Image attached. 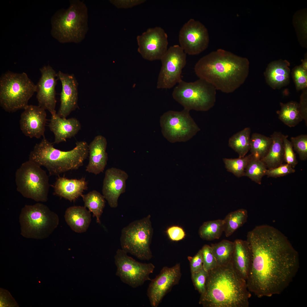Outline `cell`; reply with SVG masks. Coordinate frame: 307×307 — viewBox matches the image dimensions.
<instances>
[{
  "instance_id": "obj_29",
  "label": "cell",
  "mask_w": 307,
  "mask_h": 307,
  "mask_svg": "<svg viewBox=\"0 0 307 307\" xmlns=\"http://www.w3.org/2000/svg\"><path fill=\"white\" fill-rule=\"evenodd\" d=\"M84 207L93 213V217L96 218V222L100 224V218L105 206V199L103 195L96 190L90 192L87 194H82Z\"/></svg>"
},
{
  "instance_id": "obj_38",
  "label": "cell",
  "mask_w": 307,
  "mask_h": 307,
  "mask_svg": "<svg viewBox=\"0 0 307 307\" xmlns=\"http://www.w3.org/2000/svg\"><path fill=\"white\" fill-rule=\"evenodd\" d=\"M293 150L298 154L301 160L307 159V135L302 134L291 138Z\"/></svg>"
},
{
  "instance_id": "obj_34",
  "label": "cell",
  "mask_w": 307,
  "mask_h": 307,
  "mask_svg": "<svg viewBox=\"0 0 307 307\" xmlns=\"http://www.w3.org/2000/svg\"><path fill=\"white\" fill-rule=\"evenodd\" d=\"M223 232V220L219 219L204 222L199 229L198 233L203 239L212 240L219 238Z\"/></svg>"
},
{
  "instance_id": "obj_36",
  "label": "cell",
  "mask_w": 307,
  "mask_h": 307,
  "mask_svg": "<svg viewBox=\"0 0 307 307\" xmlns=\"http://www.w3.org/2000/svg\"><path fill=\"white\" fill-rule=\"evenodd\" d=\"M252 156L250 154L243 157L235 159L225 158L223 160L227 171L239 178L244 176L246 166Z\"/></svg>"
},
{
  "instance_id": "obj_10",
  "label": "cell",
  "mask_w": 307,
  "mask_h": 307,
  "mask_svg": "<svg viewBox=\"0 0 307 307\" xmlns=\"http://www.w3.org/2000/svg\"><path fill=\"white\" fill-rule=\"evenodd\" d=\"M15 177L17 190L23 197L36 202L47 201L49 177L40 165L29 160L17 169Z\"/></svg>"
},
{
  "instance_id": "obj_3",
  "label": "cell",
  "mask_w": 307,
  "mask_h": 307,
  "mask_svg": "<svg viewBox=\"0 0 307 307\" xmlns=\"http://www.w3.org/2000/svg\"><path fill=\"white\" fill-rule=\"evenodd\" d=\"M251 296L246 281L232 262L208 272L205 291L199 304L204 307H248Z\"/></svg>"
},
{
  "instance_id": "obj_16",
  "label": "cell",
  "mask_w": 307,
  "mask_h": 307,
  "mask_svg": "<svg viewBox=\"0 0 307 307\" xmlns=\"http://www.w3.org/2000/svg\"><path fill=\"white\" fill-rule=\"evenodd\" d=\"M167 38L161 28H149L137 37L138 51L145 59L160 60L168 49Z\"/></svg>"
},
{
  "instance_id": "obj_46",
  "label": "cell",
  "mask_w": 307,
  "mask_h": 307,
  "mask_svg": "<svg viewBox=\"0 0 307 307\" xmlns=\"http://www.w3.org/2000/svg\"><path fill=\"white\" fill-rule=\"evenodd\" d=\"M167 233L170 239L174 241L181 240L184 238L185 235L183 229L177 226L169 227L167 230Z\"/></svg>"
},
{
  "instance_id": "obj_27",
  "label": "cell",
  "mask_w": 307,
  "mask_h": 307,
  "mask_svg": "<svg viewBox=\"0 0 307 307\" xmlns=\"http://www.w3.org/2000/svg\"><path fill=\"white\" fill-rule=\"evenodd\" d=\"M283 136L280 132H274L270 136L272 142L270 149L266 155L261 159L268 169L278 167L284 161Z\"/></svg>"
},
{
  "instance_id": "obj_11",
  "label": "cell",
  "mask_w": 307,
  "mask_h": 307,
  "mask_svg": "<svg viewBox=\"0 0 307 307\" xmlns=\"http://www.w3.org/2000/svg\"><path fill=\"white\" fill-rule=\"evenodd\" d=\"M189 111L170 110L160 117V123L163 136L171 143L187 141L200 129L191 117Z\"/></svg>"
},
{
  "instance_id": "obj_20",
  "label": "cell",
  "mask_w": 307,
  "mask_h": 307,
  "mask_svg": "<svg viewBox=\"0 0 307 307\" xmlns=\"http://www.w3.org/2000/svg\"><path fill=\"white\" fill-rule=\"evenodd\" d=\"M57 78L61 83L60 105L57 114L60 117L66 118L78 107V83L73 74L57 73Z\"/></svg>"
},
{
  "instance_id": "obj_26",
  "label": "cell",
  "mask_w": 307,
  "mask_h": 307,
  "mask_svg": "<svg viewBox=\"0 0 307 307\" xmlns=\"http://www.w3.org/2000/svg\"><path fill=\"white\" fill-rule=\"evenodd\" d=\"M64 217L71 229L77 233L86 232L91 221L90 212L84 206H74L69 208L65 212Z\"/></svg>"
},
{
  "instance_id": "obj_7",
  "label": "cell",
  "mask_w": 307,
  "mask_h": 307,
  "mask_svg": "<svg viewBox=\"0 0 307 307\" xmlns=\"http://www.w3.org/2000/svg\"><path fill=\"white\" fill-rule=\"evenodd\" d=\"M21 235L28 238L41 239L48 237L57 227L58 215L40 203L25 205L19 217Z\"/></svg>"
},
{
  "instance_id": "obj_9",
  "label": "cell",
  "mask_w": 307,
  "mask_h": 307,
  "mask_svg": "<svg viewBox=\"0 0 307 307\" xmlns=\"http://www.w3.org/2000/svg\"><path fill=\"white\" fill-rule=\"evenodd\" d=\"M150 218L149 215L134 221L121 231V249L142 260H149L153 257L150 245L153 230Z\"/></svg>"
},
{
  "instance_id": "obj_28",
  "label": "cell",
  "mask_w": 307,
  "mask_h": 307,
  "mask_svg": "<svg viewBox=\"0 0 307 307\" xmlns=\"http://www.w3.org/2000/svg\"><path fill=\"white\" fill-rule=\"evenodd\" d=\"M281 109L277 111L279 119L289 127H293L302 120L299 104L296 102L291 101L286 103H281Z\"/></svg>"
},
{
  "instance_id": "obj_1",
  "label": "cell",
  "mask_w": 307,
  "mask_h": 307,
  "mask_svg": "<svg viewBox=\"0 0 307 307\" xmlns=\"http://www.w3.org/2000/svg\"><path fill=\"white\" fill-rule=\"evenodd\" d=\"M246 240L252 254L246 280L248 290L260 298L280 294L298 270V252L283 233L267 225L249 231Z\"/></svg>"
},
{
  "instance_id": "obj_24",
  "label": "cell",
  "mask_w": 307,
  "mask_h": 307,
  "mask_svg": "<svg viewBox=\"0 0 307 307\" xmlns=\"http://www.w3.org/2000/svg\"><path fill=\"white\" fill-rule=\"evenodd\" d=\"M234 247L232 263L238 273L246 281L251 264L252 254L247 240L237 239L233 242Z\"/></svg>"
},
{
  "instance_id": "obj_45",
  "label": "cell",
  "mask_w": 307,
  "mask_h": 307,
  "mask_svg": "<svg viewBox=\"0 0 307 307\" xmlns=\"http://www.w3.org/2000/svg\"><path fill=\"white\" fill-rule=\"evenodd\" d=\"M110 2L119 9H128L144 2V0H111Z\"/></svg>"
},
{
  "instance_id": "obj_4",
  "label": "cell",
  "mask_w": 307,
  "mask_h": 307,
  "mask_svg": "<svg viewBox=\"0 0 307 307\" xmlns=\"http://www.w3.org/2000/svg\"><path fill=\"white\" fill-rule=\"evenodd\" d=\"M68 151L55 148L45 137L36 143L30 152L29 159L47 169L50 175L59 176L67 172L77 170L82 166L89 155L88 145L85 141L76 143Z\"/></svg>"
},
{
  "instance_id": "obj_18",
  "label": "cell",
  "mask_w": 307,
  "mask_h": 307,
  "mask_svg": "<svg viewBox=\"0 0 307 307\" xmlns=\"http://www.w3.org/2000/svg\"><path fill=\"white\" fill-rule=\"evenodd\" d=\"M46 121L45 110L39 105H28L21 114L20 129L26 136L39 139L45 136Z\"/></svg>"
},
{
  "instance_id": "obj_5",
  "label": "cell",
  "mask_w": 307,
  "mask_h": 307,
  "mask_svg": "<svg viewBox=\"0 0 307 307\" xmlns=\"http://www.w3.org/2000/svg\"><path fill=\"white\" fill-rule=\"evenodd\" d=\"M88 20L85 4L79 0H70L67 9L59 10L53 16L52 35L61 43H79L88 31Z\"/></svg>"
},
{
  "instance_id": "obj_42",
  "label": "cell",
  "mask_w": 307,
  "mask_h": 307,
  "mask_svg": "<svg viewBox=\"0 0 307 307\" xmlns=\"http://www.w3.org/2000/svg\"><path fill=\"white\" fill-rule=\"evenodd\" d=\"M208 275V272L203 267L197 272L191 273V279L195 288L200 295L203 294L205 291Z\"/></svg>"
},
{
  "instance_id": "obj_13",
  "label": "cell",
  "mask_w": 307,
  "mask_h": 307,
  "mask_svg": "<svg viewBox=\"0 0 307 307\" xmlns=\"http://www.w3.org/2000/svg\"><path fill=\"white\" fill-rule=\"evenodd\" d=\"M161 67L157 82L158 89H170L182 80V69L186 63V54L180 46H170L161 59Z\"/></svg>"
},
{
  "instance_id": "obj_30",
  "label": "cell",
  "mask_w": 307,
  "mask_h": 307,
  "mask_svg": "<svg viewBox=\"0 0 307 307\" xmlns=\"http://www.w3.org/2000/svg\"><path fill=\"white\" fill-rule=\"evenodd\" d=\"M251 130L246 127L233 135L229 139V146L243 157L250 150Z\"/></svg>"
},
{
  "instance_id": "obj_35",
  "label": "cell",
  "mask_w": 307,
  "mask_h": 307,
  "mask_svg": "<svg viewBox=\"0 0 307 307\" xmlns=\"http://www.w3.org/2000/svg\"><path fill=\"white\" fill-rule=\"evenodd\" d=\"M267 168L266 165L261 159L253 156L246 166L244 176L261 184L262 177L265 175Z\"/></svg>"
},
{
  "instance_id": "obj_41",
  "label": "cell",
  "mask_w": 307,
  "mask_h": 307,
  "mask_svg": "<svg viewBox=\"0 0 307 307\" xmlns=\"http://www.w3.org/2000/svg\"><path fill=\"white\" fill-rule=\"evenodd\" d=\"M292 72L297 90H300L306 89L307 86V70L300 65L295 67Z\"/></svg>"
},
{
  "instance_id": "obj_33",
  "label": "cell",
  "mask_w": 307,
  "mask_h": 307,
  "mask_svg": "<svg viewBox=\"0 0 307 307\" xmlns=\"http://www.w3.org/2000/svg\"><path fill=\"white\" fill-rule=\"evenodd\" d=\"M272 142L271 137L258 133H253L250 140L251 154L256 158L262 159L267 153Z\"/></svg>"
},
{
  "instance_id": "obj_25",
  "label": "cell",
  "mask_w": 307,
  "mask_h": 307,
  "mask_svg": "<svg viewBox=\"0 0 307 307\" xmlns=\"http://www.w3.org/2000/svg\"><path fill=\"white\" fill-rule=\"evenodd\" d=\"M289 63L280 59L268 65L265 73L266 81L273 89L281 88L288 84L290 80Z\"/></svg>"
},
{
  "instance_id": "obj_31",
  "label": "cell",
  "mask_w": 307,
  "mask_h": 307,
  "mask_svg": "<svg viewBox=\"0 0 307 307\" xmlns=\"http://www.w3.org/2000/svg\"><path fill=\"white\" fill-rule=\"evenodd\" d=\"M248 212L243 209L229 213L223 219V232L225 236L228 237L231 236L246 222Z\"/></svg>"
},
{
  "instance_id": "obj_19",
  "label": "cell",
  "mask_w": 307,
  "mask_h": 307,
  "mask_svg": "<svg viewBox=\"0 0 307 307\" xmlns=\"http://www.w3.org/2000/svg\"><path fill=\"white\" fill-rule=\"evenodd\" d=\"M128 177L125 171L118 168L111 167L106 171L102 192L111 208L117 207L119 197L125 192L126 181Z\"/></svg>"
},
{
  "instance_id": "obj_47",
  "label": "cell",
  "mask_w": 307,
  "mask_h": 307,
  "mask_svg": "<svg viewBox=\"0 0 307 307\" xmlns=\"http://www.w3.org/2000/svg\"><path fill=\"white\" fill-rule=\"evenodd\" d=\"M299 104V110L303 119L305 125H307V94L306 90H305L301 94L300 102Z\"/></svg>"
},
{
  "instance_id": "obj_37",
  "label": "cell",
  "mask_w": 307,
  "mask_h": 307,
  "mask_svg": "<svg viewBox=\"0 0 307 307\" xmlns=\"http://www.w3.org/2000/svg\"><path fill=\"white\" fill-rule=\"evenodd\" d=\"M293 22L300 44L306 46L307 13L306 10H301L294 15Z\"/></svg>"
},
{
  "instance_id": "obj_12",
  "label": "cell",
  "mask_w": 307,
  "mask_h": 307,
  "mask_svg": "<svg viewBox=\"0 0 307 307\" xmlns=\"http://www.w3.org/2000/svg\"><path fill=\"white\" fill-rule=\"evenodd\" d=\"M115 261L117 267L116 275L122 282L131 287L136 288L151 280L150 275L155 268L152 263L138 262L121 249H117Z\"/></svg>"
},
{
  "instance_id": "obj_43",
  "label": "cell",
  "mask_w": 307,
  "mask_h": 307,
  "mask_svg": "<svg viewBox=\"0 0 307 307\" xmlns=\"http://www.w3.org/2000/svg\"><path fill=\"white\" fill-rule=\"evenodd\" d=\"M295 170L289 165L282 164L275 168L267 169L265 175L268 177L277 178L294 173Z\"/></svg>"
},
{
  "instance_id": "obj_14",
  "label": "cell",
  "mask_w": 307,
  "mask_h": 307,
  "mask_svg": "<svg viewBox=\"0 0 307 307\" xmlns=\"http://www.w3.org/2000/svg\"><path fill=\"white\" fill-rule=\"evenodd\" d=\"M179 41L180 46L186 54L198 55L208 46L209 36L207 29L199 21L190 19L181 29Z\"/></svg>"
},
{
  "instance_id": "obj_6",
  "label": "cell",
  "mask_w": 307,
  "mask_h": 307,
  "mask_svg": "<svg viewBox=\"0 0 307 307\" xmlns=\"http://www.w3.org/2000/svg\"><path fill=\"white\" fill-rule=\"evenodd\" d=\"M36 91V85L24 72L8 71L0 78V105L9 113L24 109Z\"/></svg>"
},
{
  "instance_id": "obj_44",
  "label": "cell",
  "mask_w": 307,
  "mask_h": 307,
  "mask_svg": "<svg viewBox=\"0 0 307 307\" xmlns=\"http://www.w3.org/2000/svg\"><path fill=\"white\" fill-rule=\"evenodd\" d=\"M190 264L191 273L197 272L203 268V261L200 250L193 257H188Z\"/></svg>"
},
{
  "instance_id": "obj_40",
  "label": "cell",
  "mask_w": 307,
  "mask_h": 307,
  "mask_svg": "<svg viewBox=\"0 0 307 307\" xmlns=\"http://www.w3.org/2000/svg\"><path fill=\"white\" fill-rule=\"evenodd\" d=\"M288 135H283L284 161L294 168L297 164L298 161L294 152L292 144L288 139Z\"/></svg>"
},
{
  "instance_id": "obj_39",
  "label": "cell",
  "mask_w": 307,
  "mask_h": 307,
  "mask_svg": "<svg viewBox=\"0 0 307 307\" xmlns=\"http://www.w3.org/2000/svg\"><path fill=\"white\" fill-rule=\"evenodd\" d=\"M203 261V267L208 272L215 268L218 265L211 246L204 245L200 249Z\"/></svg>"
},
{
  "instance_id": "obj_17",
  "label": "cell",
  "mask_w": 307,
  "mask_h": 307,
  "mask_svg": "<svg viewBox=\"0 0 307 307\" xmlns=\"http://www.w3.org/2000/svg\"><path fill=\"white\" fill-rule=\"evenodd\" d=\"M40 70L41 76L36 85L38 105L54 115L57 113L55 87L58 80L57 73L49 65L44 66Z\"/></svg>"
},
{
  "instance_id": "obj_23",
  "label": "cell",
  "mask_w": 307,
  "mask_h": 307,
  "mask_svg": "<svg viewBox=\"0 0 307 307\" xmlns=\"http://www.w3.org/2000/svg\"><path fill=\"white\" fill-rule=\"evenodd\" d=\"M55 195L65 198L71 202L74 201L87 189V182L85 178L69 179L59 176L53 186Z\"/></svg>"
},
{
  "instance_id": "obj_8",
  "label": "cell",
  "mask_w": 307,
  "mask_h": 307,
  "mask_svg": "<svg viewBox=\"0 0 307 307\" xmlns=\"http://www.w3.org/2000/svg\"><path fill=\"white\" fill-rule=\"evenodd\" d=\"M216 90L212 84L202 79L192 82L182 80L174 88L172 95L184 109L206 111L214 105Z\"/></svg>"
},
{
  "instance_id": "obj_21",
  "label": "cell",
  "mask_w": 307,
  "mask_h": 307,
  "mask_svg": "<svg viewBox=\"0 0 307 307\" xmlns=\"http://www.w3.org/2000/svg\"><path fill=\"white\" fill-rule=\"evenodd\" d=\"M107 144L105 138L98 135L88 145L89 161L86 171L96 175L103 172L108 160L106 152Z\"/></svg>"
},
{
  "instance_id": "obj_48",
  "label": "cell",
  "mask_w": 307,
  "mask_h": 307,
  "mask_svg": "<svg viewBox=\"0 0 307 307\" xmlns=\"http://www.w3.org/2000/svg\"><path fill=\"white\" fill-rule=\"evenodd\" d=\"M301 65L305 69L307 70V59L306 57L302 61V63Z\"/></svg>"
},
{
  "instance_id": "obj_2",
  "label": "cell",
  "mask_w": 307,
  "mask_h": 307,
  "mask_svg": "<svg viewBox=\"0 0 307 307\" xmlns=\"http://www.w3.org/2000/svg\"><path fill=\"white\" fill-rule=\"evenodd\" d=\"M249 66L246 58L218 49L201 58L194 69L199 78L211 84L216 90L229 93L244 83L248 74Z\"/></svg>"
},
{
  "instance_id": "obj_22",
  "label": "cell",
  "mask_w": 307,
  "mask_h": 307,
  "mask_svg": "<svg viewBox=\"0 0 307 307\" xmlns=\"http://www.w3.org/2000/svg\"><path fill=\"white\" fill-rule=\"evenodd\" d=\"M49 126L54 134L55 144L66 141L67 139L74 137L81 128L80 122L76 118H61L57 113L51 115Z\"/></svg>"
},
{
  "instance_id": "obj_15",
  "label": "cell",
  "mask_w": 307,
  "mask_h": 307,
  "mask_svg": "<svg viewBox=\"0 0 307 307\" xmlns=\"http://www.w3.org/2000/svg\"><path fill=\"white\" fill-rule=\"evenodd\" d=\"M182 275L180 263L173 266H165L159 274L151 280L147 295L152 307H157L172 287L178 284Z\"/></svg>"
},
{
  "instance_id": "obj_32",
  "label": "cell",
  "mask_w": 307,
  "mask_h": 307,
  "mask_svg": "<svg viewBox=\"0 0 307 307\" xmlns=\"http://www.w3.org/2000/svg\"><path fill=\"white\" fill-rule=\"evenodd\" d=\"M211 246L218 265H225L232 262L233 242L223 240L218 243L212 244Z\"/></svg>"
}]
</instances>
